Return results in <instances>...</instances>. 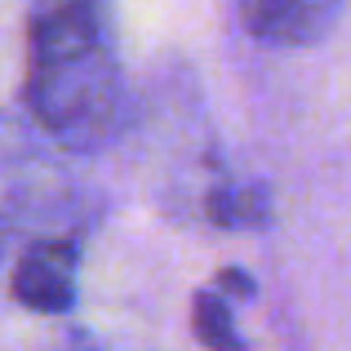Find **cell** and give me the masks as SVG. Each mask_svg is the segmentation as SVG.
<instances>
[{"mask_svg":"<svg viewBox=\"0 0 351 351\" xmlns=\"http://www.w3.org/2000/svg\"><path fill=\"white\" fill-rule=\"evenodd\" d=\"M76 245L71 240H36L14 267V298L32 311L62 316L76 302Z\"/></svg>","mask_w":351,"mask_h":351,"instance_id":"cell-2","label":"cell"},{"mask_svg":"<svg viewBox=\"0 0 351 351\" xmlns=\"http://www.w3.org/2000/svg\"><path fill=\"white\" fill-rule=\"evenodd\" d=\"M27 112L71 152H98L125 129V80L103 0H40L32 14Z\"/></svg>","mask_w":351,"mask_h":351,"instance_id":"cell-1","label":"cell"},{"mask_svg":"<svg viewBox=\"0 0 351 351\" xmlns=\"http://www.w3.org/2000/svg\"><path fill=\"white\" fill-rule=\"evenodd\" d=\"M218 280H223L227 293H240V298H249V293H254V280H249L245 271H236V267H223V271H218Z\"/></svg>","mask_w":351,"mask_h":351,"instance_id":"cell-6","label":"cell"},{"mask_svg":"<svg viewBox=\"0 0 351 351\" xmlns=\"http://www.w3.org/2000/svg\"><path fill=\"white\" fill-rule=\"evenodd\" d=\"M191 325H196V338L205 347H240V334L232 329V316H227L223 298L218 293H196V302H191Z\"/></svg>","mask_w":351,"mask_h":351,"instance_id":"cell-5","label":"cell"},{"mask_svg":"<svg viewBox=\"0 0 351 351\" xmlns=\"http://www.w3.org/2000/svg\"><path fill=\"white\" fill-rule=\"evenodd\" d=\"M245 27L263 45H316L343 14V0H236Z\"/></svg>","mask_w":351,"mask_h":351,"instance_id":"cell-3","label":"cell"},{"mask_svg":"<svg viewBox=\"0 0 351 351\" xmlns=\"http://www.w3.org/2000/svg\"><path fill=\"white\" fill-rule=\"evenodd\" d=\"M209 218L223 227H263L267 223V196L249 182H223L209 196Z\"/></svg>","mask_w":351,"mask_h":351,"instance_id":"cell-4","label":"cell"},{"mask_svg":"<svg viewBox=\"0 0 351 351\" xmlns=\"http://www.w3.org/2000/svg\"><path fill=\"white\" fill-rule=\"evenodd\" d=\"M0 254H5V245H0Z\"/></svg>","mask_w":351,"mask_h":351,"instance_id":"cell-7","label":"cell"}]
</instances>
